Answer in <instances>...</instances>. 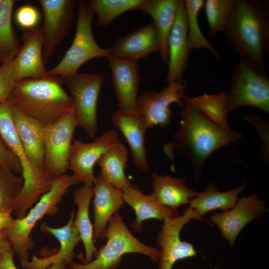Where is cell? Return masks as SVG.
Wrapping results in <instances>:
<instances>
[{
  "label": "cell",
  "instance_id": "cell-38",
  "mask_svg": "<svg viewBox=\"0 0 269 269\" xmlns=\"http://www.w3.org/2000/svg\"><path fill=\"white\" fill-rule=\"evenodd\" d=\"M15 19L21 27L31 29L36 26L39 19V14L34 6L24 5L20 6L16 11Z\"/></svg>",
  "mask_w": 269,
  "mask_h": 269
},
{
  "label": "cell",
  "instance_id": "cell-3",
  "mask_svg": "<svg viewBox=\"0 0 269 269\" xmlns=\"http://www.w3.org/2000/svg\"><path fill=\"white\" fill-rule=\"evenodd\" d=\"M8 101L44 126L55 123L73 110L72 99L63 88L62 79L48 72L43 76L17 82Z\"/></svg>",
  "mask_w": 269,
  "mask_h": 269
},
{
  "label": "cell",
  "instance_id": "cell-8",
  "mask_svg": "<svg viewBox=\"0 0 269 269\" xmlns=\"http://www.w3.org/2000/svg\"><path fill=\"white\" fill-rule=\"evenodd\" d=\"M226 103L229 113L238 108L249 106L269 115V79L266 72L240 58L231 75Z\"/></svg>",
  "mask_w": 269,
  "mask_h": 269
},
{
  "label": "cell",
  "instance_id": "cell-27",
  "mask_svg": "<svg viewBox=\"0 0 269 269\" xmlns=\"http://www.w3.org/2000/svg\"><path fill=\"white\" fill-rule=\"evenodd\" d=\"M186 182L185 177L175 178L170 174L162 176L156 173L152 175L153 193L161 204L172 209L189 204L197 194Z\"/></svg>",
  "mask_w": 269,
  "mask_h": 269
},
{
  "label": "cell",
  "instance_id": "cell-10",
  "mask_svg": "<svg viewBox=\"0 0 269 269\" xmlns=\"http://www.w3.org/2000/svg\"><path fill=\"white\" fill-rule=\"evenodd\" d=\"M77 126L73 112H69L44 127L43 169L53 179L65 174L68 169L70 150Z\"/></svg>",
  "mask_w": 269,
  "mask_h": 269
},
{
  "label": "cell",
  "instance_id": "cell-41",
  "mask_svg": "<svg viewBox=\"0 0 269 269\" xmlns=\"http://www.w3.org/2000/svg\"><path fill=\"white\" fill-rule=\"evenodd\" d=\"M12 249L0 255V269H17L13 261Z\"/></svg>",
  "mask_w": 269,
  "mask_h": 269
},
{
  "label": "cell",
  "instance_id": "cell-43",
  "mask_svg": "<svg viewBox=\"0 0 269 269\" xmlns=\"http://www.w3.org/2000/svg\"><path fill=\"white\" fill-rule=\"evenodd\" d=\"M45 269H71V268L68 264L60 262H56L50 265Z\"/></svg>",
  "mask_w": 269,
  "mask_h": 269
},
{
  "label": "cell",
  "instance_id": "cell-32",
  "mask_svg": "<svg viewBox=\"0 0 269 269\" xmlns=\"http://www.w3.org/2000/svg\"><path fill=\"white\" fill-rule=\"evenodd\" d=\"M224 90L213 94L203 93L195 97L185 96L183 101L187 102L198 109L212 122L223 128H229Z\"/></svg>",
  "mask_w": 269,
  "mask_h": 269
},
{
  "label": "cell",
  "instance_id": "cell-20",
  "mask_svg": "<svg viewBox=\"0 0 269 269\" xmlns=\"http://www.w3.org/2000/svg\"><path fill=\"white\" fill-rule=\"evenodd\" d=\"M110 49L113 56L137 62L159 52L160 40L154 23L152 21L119 37Z\"/></svg>",
  "mask_w": 269,
  "mask_h": 269
},
{
  "label": "cell",
  "instance_id": "cell-18",
  "mask_svg": "<svg viewBox=\"0 0 269 269\" xmlns=\"http://www.w3.org/2000/svg\"><path fill=\"white\" fill-rule=\"evenodd\" d=\"M168 84L181 81L191 51L187 37V24L183 0H178L177 16L168 38Z\"/></svg>",
  "mask_w": 269,
  "mask_h": 269
},
{
  "label": "cell",
  "instance_id": "cell-9",
  "mask_svg": "<svg viewBox=\"0 0 269 269\" xmlns=\"http://www.w3.org/2000/svg\"><path fill=\"white\" fill-rule=\"evenodd\" d=\"M63 81L73 100L77 126L94 137L98 130L97 104L103 76L95 73L77 72Z\"/></svg>",
  "mask_w": 269,
  "mask_h": 269
},
{
  "label": "cell",
  "instance_id": "cell-30",
  "mask_svg": "<svg viewBox=\"0 0 269 269\" xmlns=\"http://www.w3.org/2000/svg\"><path fill=\"white\" fill-rule=\"evenodd\" d=\"M13 0H0V63H7L16 56L20 45L12 26Z\"/></svg>",
  "mask_w": 269,
  "mask_h": 269
},
{
  "label": "cell",
  "instance_id": "cell-15",
  "mask_svg": "<svg viewBox=\"0 0 269 269\" xmlns=\"http://www.w3.org/2000/svg\"><path fill=\"white\" fill-rule=\"evenodd\" d=\"M107 59L118 110L138 113L137 95L140 82L138 62L111 55Z\"/></svg>",
  "mask_w": 269,
  "mask_h": 269
},
{
  "label": "cell",
  "instance_id": "cell-14",
  "mask_svg": "<svg viewBox=\"0 0 269 269\" xmlns=\"http://www.w3.org/2000/svg\"><path fill=\"white\" fill-rule=\"evenodd\" d=\"M192 219L197 217L188 207L182 215L164 219L161 229L157 236V246L160 251L158 269H172L178 260L196 255L193 246L183 241L180 233L183 226Z\"/></svg>",
  "mask_w": 269,
  "mask_h": 269
},
{
  "label": "cell",
  "instance_id": "cell-26",
  "mask_svg": "<svg viewBox=\"0 0 269 269\" xmlns=\"http://www.w3.org/2000/svg\"><path fill=\"white\" fill-rule=\"evenodd\" d=\"M93 195V187L84 185L77 188L74 193V203L77 207L74 223L79 232L85 252V257L81 255L77 256L82 264L91 262L98 250L94 244L93 226L89 213V205Z\"/></svg>",
  "mask_w": 269,
  "mask_h": 269
},
{
  "label": "cell",
  "instance_id": "cell-28",
  "mask_svg": "<svg viewBox=\"0 0 269 269\" xmlns=\"http://www.w3.org/2000/svg\"><path fill=\"white\" fill-rule=\"evenodd\" d=\"M247 182L230 190L221 192L213 183L209 184L203 191L197 193L189 203L198 219H202L206 213L214 210L223 212L232 208L238 200V195L245 189Z\"/></svg>",
  "mask_w": 269,
  "mask_h": 269
},
{
  "label": "cell",
  "instance_id": "cell-7",
  "mask_svg": "<svg viewBox=\"0 0 269 269\" xmlns=\"http://www.w3.org/2000/svg\"><path fill=\"white\" fill-rule=\"evenodd\" d=\"M94 15L87 8L85 0H79L77 9L76 32L73 42L60 62L48 73L59 76L63 81L77 73L79 68L89 60L108 58L110 48L101 47L92 32Z\"/></svg>",
  "mask_w": 269,
  "mask_h": 269
},
{
  "label": "cell",
  "instance_id": "cell-2",
  "mask_svg": "<svg viewBox=\"0 0 269 269\" xmlns=\"http://www.w3.org/2000/svg\"><path fill=\"white\" fill-rule=\"evenodd\" d=\"M232 50L266 72L269 54V2L234 0L223 31Z\"/></svg>",
  "mask_w": 269,
  "mask_h": 269
},
{
  "label": "cell",
  "instance_id": "cell-34",
  "mask_svg": "<svg viewBox=\"0 0 269 269\" xmlns=\"http://www.w3.org/2000/svg\"><path fill=\"white\" fill-rule=\"evenodd\" d=\"M0 163V209L12 212L23 185L22 176Z\"/></svg>",
  "mask_w": 269,
  "mask_h": 269
},
{
  "label": "cell",
  "instance_id": "cell-11",
  "mask_svg": "<svg viewBox=\"0 0 269 269\" xmlns=\"http://www.w3.org/2000/svg\"><path fill=\"white\" fill-rule=\"evenodd\" d=\"M121 142L118 133L113 130L106 131L91 142L73 139L68 169L83 185L93 187L96 179L94 171L95 163L104 153Z\"/></svg>",
  "mask_w": 269,
  "mask_h": 269
},
{
  "label": "cell",
  "instance_id": "cell-4",
  "mask_svg": "<svg viewBox=\"0 0 269 269\" xmlns=\"http://www.w3.org/2000/svg\"><path fill=\"white\" fill-rule=\"evenodd\" d=\"M0 135L18 159L22 168L23 185L13 211L16 219H21L50 189L55 179L35 166L28 158L13 123L8 100L0 104Z\"/></svg>",
  "mask_w": 269,
  "mask_h": 269
},
{
  "label": "cell",
  "instance_id": "cell-5",
  "mask_svg": "<svg viewBox=\"0 0 269 269\" xmlns=\"http://www.w3.org/2000/svg\"><path fill=\"white\" fill-rule=\"evenodd\" d=\"M105 238L106 244L98 248L91 262L82 264L72 261L68 264L71 269H117L122 257L128 253L145 255L154 262L159 260V249L148 246L136 238L119 212L110 220Z\"/></svg>",
  "mask_w": 269,
  "mask_h": 269
},
{
  "label": "cell",
  "instance_id": "cell-21",
  "mask_svg": "<svg viewBox=\"0 0 269 269\" xmlns=\"http://www.w3.org/2000/svg\"><path fill=\"white\" fill-rule=\"evenodd\" d=\"M93 239L105 238L108 224L124 203L122 189L116 188L96 176L93 186Z\"/></svg>",
  "mask_w": 269,
  "mask_h": 269
},
{
  "label": "cell",
  "instance_id": "cell-16",
  "mask_svg": "<svg viewBox=\"0 0 269 269\" xmlns=\"http://www.w3.org/2000/svg\"><path fill=\"white\" fill-rule=\"evenodd\" d=\"M264 201L253 194L238 199L230 209L222 213H216L211 220L221 231L222 235L233 247L242 230L250 222L262 216L266 212Z\"/></svg>",
  "mask_w": 269,
  "mask_h": 269
},
{
  "label": "cell",
  "instance_id": "cell-36",
  "mask_svg": "<svg viewBox=\"0 0 269 269\" xmlns=\"http://www.w3.org/2000/svg\"><path fill=\"white\" fill-rule=\"evenodd\" d=\"M243 119L250 123L257 131L261 137L260 156L263 161L269 163V123L254 114L243 116Z\"/></svg>",
  "mask_w": 269,
  "mask_h": 269
},
{
  "label": "cell",
  "instance_id": "cell-13",
  "mask_svg": "<svg viewBox=\"0 0 269 269\" xmlns=\"http://www.w3.org/2000/svg\"><path fill=\"white\" fill-rule=\"evenodd\" d=\"M44 15L43 59L46 64L72 27L77 0H39Z\"/></svg>",
  "mask_w": 269,
  "mask_h": 269
},
{
  "label": "cell",
  "instance_id": "cell-42",
  "mask_svg": "<svg viewBox=\"0 0 269 269\" xmlns=\"http://www.w3.org/2000/svg\"><path fill=\"white\" fill-rule=\"evenodd\" d=\"M11 249V244L5 233L0 232V255Z\"/></svg>",
  "mask_w": 269,
  "mask_h": 269
},
{
  "label": "cell",
  "instance_id": "cell-25",
  "mask_svg": "<svg viewBox=\"0 0 269 269\" xmlns=\"http://www.w3.org/2000/svg\"><path fill=\"white\" fill-rule=\"evenodd\" d=\"M178 0H145L139 8L153 19L159 36L160 57L164 63L168 61V38L176 20Z\"/></svg>",
  "mask_w": 269,
  "mask_h": 269
},
{
  "label": "cell",
  "instance_id": "cell-6",
  "mask_svg": "<svg viewBox=\"0 0 269 269\" xmlns=\"http://www.w3.org/2000/svg\"><path fill=\"white\" fill-rule=\"evenodd\" d=\"M80 183L73 174H65L56 178L50 189L40 197L29 212L23 218L15 219L13 225L5 234L19 260L29 261V251L34 246L30 234L37 222L45 215L56 214L58 205L69 188Z\"/></svg>",
  "mask_w": 269,
  "mask_h": 269
},
{
  "label": "cell",
  "instance_id": "cell-31",
  "mask_svg": "<svg viewBox=\"0 0 269 269\" xmlns=\"http://www.w3.org/2000/svg\"><path fill=\"white\" fill-rule=\"evenodd\" d=\"M145 0H88L87 9L97 17V25L103 27L130 10H139Z\"/></svg>",
  "mask_w": 269,
  "mask_h": 269
},
{
  "label": "cell",
  "instance_id": "cell-1",
  "mask_svg": "<svg viewBox=\"0 0 269 269\" xmlns=\"http://www.w3.org/2000/svg\"><path fill=\"white\" fill-rule=\"evenodd\" d=\"M180 127L172 140L163 147L164 154L173 158L174 150L186 157L196 177L205 163L218 148L242 138V134L230 128L216 125L193 105L183 101Z\"/></svg>",
  "mask_w": 269,
  "mask_h": 269
},
{
  "label": "cell",
  "instance_id": "cell-23",
  "mask_svg": "<svg viewBox=\"0 0 269 269\" xmlns=\"http://www.w3.org/2000/svg\"><path fill=\"white\" fill-rule=\"evenodd\" d=\"M124 202L133 208L135 219L131 226L134 231L142 230V223L145 220L154 219L163 221L178 215L177 209H172L161 204L153 193L144 194L136 185L132 184L122 189Z\"/></svg>",
  "mask_w": 269,
  "mask_h": 269
},
{
  "label": "cell",
  "instance_id": "cell-17",
  "mask_svg": "<svg viewBox=\"0 0 269 269\" xmlns=\"http://www.w3.org/2000/svg\"><path fill=\"white\" fill-rule=\"evenodd\" d=\"M22 44L10 61L17 82L48 74L43 59L44 35L42 27L36 26L22 35Z\"/></svg>",
  "mask_w": 269,
  "mask_h": 269
},
{
  "label": "cell",
  "instance_id": "cell-19",
  "mask_svg": "<svg viewBox=\"0 0 269 269\" xmlns=\"http://www.w3.org/2000/svg\"><path fill=\"white\" fill-rule=\"evenodd\" d=\"M74 213L72 211L67 223L60 228L51 227L45 222L41 223V230L54 236L59 242L60 249L54 255L44 258L39 259L33 256L31 261H20L21 266L25 269H45L54 262L68 265L73 261L75 248L81 241L79 232L74 223Z\"/></svg>",
  "mask_w": 269,
  "mask_h": 269
},
{
  "label": "cell",
  "instance_id": "cell-33",
  "mask_svg": "<svg viewBox=\"0 0 269 269\" xmlns=\"http://www.w3.org/2000/svg\"><path fill=\"white\" fill-rule=\"evenodd\" d=\"M187 24L188 45L191 50L196 48L208 50L216 59L221 58L220 54L203 35L198 22L200 11L203 7L204 0H183Z\"/></svg>",
  "mask_w": 269,
  "mask_h": 269
},
{
  "label": "cell",
  "instance_id": "cell-40",
  "mask_svg": "<svg viewBox=\"0 0 269 269\" xmlns=\"http://www.w3.org/2000/svg\"><path fill=\"white\" fill-rule=\"evenodd\" d=\"M11 212L0 209V232L5 233L13 225L15 219Z\"/></svg>",
  "mask_w": 269,
  "mask_h": 269
},
{
  "label": "cell",
  "instance_id": "cell-22",
  "mask_svg": "<svg viewBox=\"0 0 269 269\" xmlns=\"http://www.w3.org/2000/svg\"><path fill=\"white\" fill-rule=\"evenodd\" d=\"M111 119L128 143L134 165L141 170H148L149 165L144 144L148 128L144 118L138 113L118 110Z\"/></svg>",
  "mask_w": 269,
  "mask_h": 269
},
{
  "label": "cell",
  "instance_id": "cell-29",
  "mask_svg": "<svg viewBox=\"0 0 269 269\" xmlns=\"http://www.w3.org/2000/svg\"><path fill=\"white\" fill-rule=\"evenodd\" d=\"M128 155V149L121 142L112 146L97 160L100 167L97 176L120 189L131 185L125 172Z\"/></svg>",
  "mask_w": 269,
  "mask_h": 269
},
{
  "label": "cell",
  "instance_id": "cell-37",
  "mask_svg": "<svg viewBox=\"0 0 269 269\" xmlns=\"http://www.w3.org/2000/svg\"><path fill=\"white\" fill-rule=\"evenodd\" d=\"M17 82L11 62L0 66V104L8 100Z\"/></svg>",
  "mask_w": 269,
  "mask_h": 269
},
{
  "label": "cell",
  "instance_id": "cell-35",
  "mask_svg": "<svg viewBox=\"0 0 269 269\" xmlns=\"http://www.w3.org/2000/svg\"><path fill=\"white\" fill-rule=\"evenodd\" d=\"M234 1V0H205L203 6L210 38L214 37L219 32H223Z\"/></svg>",
  "mask_w": 269,
  "mask_h": 269
},
{
  "label": "cell",
  "instance_id": "cell-24",
  "mask_svg": "<svg viewBox=\"0 0 269 269\" xmlns=\"http://www.w3.org/2000/svg\"><path fill=\"white\" fill-rule=\"evenodd\" d=\"M10 106L13 123L26 154L35 166L44 170L45 126L23 114L11 103Z\"/></svg>",
  "mask_w": 269,
  "mask_h": 269
},
{
  "label": "cell",
  "instance_id": "cell-12",
  "mask_svg": "<svg viewBox=\"0 0 269 269\" xmlns=\"http://www.w3.org/2000/svg\"><path fill=\"white\" fill-rule=\"evenodd\" d=\"M187 85V82L182 80L168 84L159 92L145 90L137 97V112L145 120L148 129L156 126L165 127L170 124L172 117L169 106L177 103L182 108Z\"/></svg>",
  "mask_w": 269,
  "mask_h": 269
},
{
  "label": "cell",
  "instance_id": "cell-39",
  "mask_svg": "<svg viewBox=\"0 0 269 269\" xmlns=\"http://www.w3.org/2000/svg\"><path fill=\"white\" fill-rule=\"evenodd\" d=\"M0 163L15 173L21 174L20 164L0 135Z\"/></svg>",
  "mask_w": 269,
  "mask_h": 269
}]
</instances>
